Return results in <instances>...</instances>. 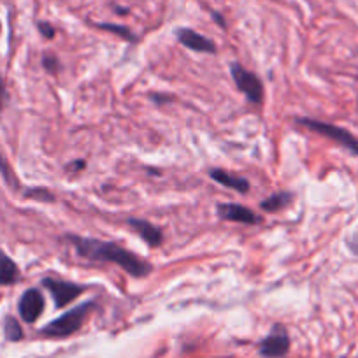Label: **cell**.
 <instances>
[{"instance_id": "ffe728a7", "label": "cell", "mask_w": 358, "mask_h": 358, "mask_svg": "<svg viewBox=\"0 0 358 358\" xmlns=\"http://www.w3.org/2000/svg\"><path fill=\"white\" fill-rule=\"evenodd\" d=\"M211 16H213V20L218 23V27H222V29H227V22H225V18H223V15H220L218 11H213Z\"/></svg>"}, {"instance_id": "d4e9b609", "label": "cell", "mask_w": 358, "mask_h": 358, "mask_svg": "<svg viewBox=\"0 0 358 358\" xmlns=\"http://www.w3.org/2000/svg\"><path fill=\"white\" fill-rule=\"evenodd\" d=\"M0 30H2V23H0Z\"/></svg>"}, {"instance_id": "d6986e66", "label": "cell", "mask_w": 358, "mask_h": 358, "mask_svg": "<svg viewBox=\"0 0 358 358\" xmlns=\"http://www.w3.org/2000/svg\"><path fill=\"white\" fill-rule=\"evenodd\" d=\"M37 29H39L41 36H43L44 39H53V37L57 36V30H55V27L48 22H39L37 23Z\"/></svg>"}, {"instance_id": "30bf717a", "label": "cell", "mask_w": 358, "mask_h": 358, "mask_svg": "<svg viewBox=\"0 0 358 358\" xmlns=\"http://www.w3.org/2000/svg\"><path fill=\"white\" fill-rule=\"evenodd\" d=\"M127 225H129L130 229H132L134 232H136L137 236L144 241V243L150 244V246L157 248V246H160L162 241H164V236H162L160 229H157L155 225H151V223L146 222V220L130 218L129 222H127Z\"/></svg>"}, {"instance_id": "52a82bcc", "label": "cell", "mask_w": 358, "mask_h": 358, "mask_svg": "<svg viewBox=\"0 0 358 358\" xmlns=\"http://www.w3.org/2000/svg\"><path fill=\"white\" fill-rule=\"evenodd\" d=\"M18 311L23 322L34 323L44 311V297L37 288H30L22 295L18 302Z\"/></svg>"}, {"instance_id": "ba28073f", "label": "cell", "mask_w": 358, "mask_h": 358, "mask_svg": "<svg viewBox=\"0 0 358 358\" xmlns=\"http://www.w3.org/2000/svg\"><path fill=\"white\" fill-rule=\"evenodd\" d=\"M216 213H218L220 218L227 220V222L244 223V225H258L262 222L260 216L239 204H220Z\"/></svg>"}, {"instance_id": "9c48e42d", "label": "cell", "mask_w": 358, "mask_h": 358, "mask_svg": "<svg viewBox=\"0 0 358 358\" xmlns=\"http://www.w3.org/2000/svg\"><path fill=\"white\" fill-rule=\"evenodd\" d=\"M176 37L185 48L199 51V53H215L216 44L211 39L204 37L202 34L195 32L192 29H179L176 30Z\"/></svg>"}, {"instance_id": "cb8c5ba5", "label": "cell", "mask_w": 358, "mask_h": 358, "mask_svg": "<svg viewBox=\"0 0 358 358\" xmlns=\"http://www.w3.org/2000/svg\"><path fill=\"white\" fill-rule=\"evenodd\" d=\"M116 13H118V15H127V13H129V9H123V8H116Z\"/></svg>"}, {"instance_id": "7c38bea8", "label": "cell", "mask_w": 358, "mask_h": 358, "mask_svg": "<svg viewBox=\"0 0 358 358\" xmlns=\"http://www.w3.org/2000/svg\"><path fill=\"white\" fill-rule=\"evenodd\" d=\"M20 278V268L4 251L0 250V285L8 287L15 285Z\"/></svg>"}, {"instance_id": "603a6c76", "label": "cell", "mask_w": 358, "mask_h": 358, "mask_svg": "<svg viewBox=\"0 0 358 358\" xmlns=\"http://www.w3.org/2000/svg\"><path fill=\"white\" fill-rule=\"evenodd\" d=\"M74 167H69V169H72V171H79V169H83L85 167V162H81V160H78V162H74Z\"/></svg>"}, {"instance_id": "2e32d148", "label": "cell", "mask_w": 358, "mask_h": 358, "mask_svg": "<svg viewBox=\"0 0 358 358\" xmlns=\"http://www.w3.org/2000/svg\"><path fill=\"white\" fill-rule=\"evenodd\" d=\"M0 174L4 176L6 183H8L11 188H18L20 187L18 179H16V176H15V172H13L11 165L8 164V160H6L2 155H0Z\"/></svg>"}, {"instance_id": "e0dca14e", "label": "cell", "mask_w": 358, "mask_h": 358, "mask_svg": "<svg viewBox=\"0 0 358 358\" xmlns=\"http://www.w3.org/2000/svg\"><path fill=\"white\" fill-rule=\"evenodd\" d=\"M25 197L37 199V201H43V202H53L55 201V195L51 194V192L39 190V188H36V190H27Z\"/></svg>"}, {"instance_id": "8fae6325", "label": "cell", "mask_w": 358, "mask_h": 358, "mask_svg": "<svg viewBox=\"0 0 358 358\" xmlns=\"http://www.w3.org/2000/svg\"><path fill=\"white\" fill-rule=\"evenodd\" d=\"M209 174H211V178L215 179L216 183L223 185V187H227V188H232V190L241 192V194H246V192L250 190V183H248V179L239 178V176L229 174V172L222 171V169H215V171H211Z\"/></svg>"}, {"instance_id": "44dd1931", "label": "cell", "mask_w": 358, "mask_h": 358, "mask_svg": "<svg viewBox=\"0 0 358 358\" xmlns=\"http://www.w3.org/2000/svg\"><path fill=\"white\" fill-rule=\"evenodd\" d=\"M4 99H6V86H4V79L0 76V111H2V106H4Z\"/></svg>"}, {"instance_id": "7a4b0ae2", "label": "cell", "mask_w": 358, "mask_h": 358, "mask_svg": "<svg viewBox=\"0 0 358 358\" xmlns=\"http://www.w3.org/2000/svg\"><path fill=\"white\" fill-rule=\"evenodd\" d=\"M95 308V302H85V304L78 306V308L71 309L65 315H62L60 318L55 320V322L48 323L41 334L46 337H55V339H60V337H69L74 332H78L83 327L85 320L88 318L90 311Z\"/></svg>"}, {"instance_id": "4fadbf2b", "label": "cell", "mask_w": 358, "mask_h": 358, "mask_svg": "<svg viewBox=\"0 0 358 358\" xmlns=\"http://www.w3.org/2000/svg\"><path fill=\"white\" fill-rule=\"evenodd\" d=\"M292 201H294V195L290 192H280V194H274L265 199V201H262L260 208L267 213H276L288 208V204H292Z\"/></svg>"}, {"instance_id": "5bb4252c", "label": "cell", "mask_w": 358, "mask_h": 358, "mask_svg": "<svg viewBox=\"0 0 358 358\" xmlns=\"http://www.w3.org/2000/svg\"><path fill=\"white\" fill-rule=\"evenodd\" d=\"M95 27L101 30H106V32H111V34H116V36L123 37V39L130 41V43H134V41L137 39L136 34L132 32L130 29H127V27L123 25H115V23H95Z\"/></svg>"}, {"instance_id": "277c9868", "label": "cell", "mask_w": 358, "mask_h": 358, "mask_svg": "<svg viewBox=\"0 0 358 358\" xmlns=\"http://www.w3.org/2000/svg\"><path fill=\"white\" fill-rule=\"evenodd\" d=\"M230 72H232L237 90L246 95L248 101L253 102V104H262L264 102V85H262L260 78L257 74L246 71L241 64L230 65Z\"/></svg>"}, {"instance_id": "ac0fdd59", "label": "cell", "mask_w": 358, "mask_h": 358, "mask_svg": "<svg viewBox=\"0 0 358 358\" xmlns=\"http://www.w3.org/2000/svg\"><path fill=\"white\" fill-rule=\"evenodd\" d=\"M43 65L48 72H51V74H57L58 69H60V62H58V58L55 57V55H44Z\"/></svg>"}, {"instance_id": "9a60e30c", "label": "cell", "mask_w": 358, "mask_h": 358, "mask_svg": "<svg viewBox=\"0 0 358 358\" xmlns=\"http://www.w3.org/2000/svg\"><path fill=\"white\" fill-rule=\"evenodd\" d=\"M4 334H6V339L11 341V343L22 341L23 330H22V325L18 323V320L13 318V316H8L4 322Z\"/></svg>"}, {"instance_id": "6da1fadb", "label": "cell", "mask_w": 358, "mask_h": 358, "mask_svg": "<svg viewBox=\"0 0 358 358\" xmlns=\"http://www.w3.org/2000/svg\"><path fill=\"white\" fill-rule=\"evenodd\" d=\"M69 241L74 244L76 251L81 258L90 262H108V264H116L122 267L125 273L134 278H144L153 271L150 264L137 255L130 253L125 248L118 246L115 243H106V241L86 239L79 236H69Z\"/></svg>"}, {"instance_id": "8992f818", "label": "cell", "mask_w": 358, "mask_h": 358, "mask_svg": "<svg viewBox=\"0 0 358 358\" xmlns=\"http://www.w3.org/2000/svg\"><path fill=\"white\" fill-rule=\"evenodd\" d=\"M262 357L265 358H281L290 351V337H288L287 330L281 325H276L273 332L268 334L258 346Z\"/></svg>"}, {"instance_id": "3957f363", "label": "cell", "mask_w": 358, "mask_h": 358, "mask_svg": "<svg viewBox=\"0 0 358 358\" xmlns=\"http://www.w3.org/2000/svg\"><path fill=\"white\" fill-rule=\"evenodd\" d=\"M297 123L304 127V129H309L311 132L322 134V136L336 141L337 144H341V146L348 148V150L358 155V139L353 136V134L348 132V130L332 125V123L318 122V120H311V118H299Z\"/></svg>"}, {"instance_id": "7402d4cb", "label": "cell", "mask_w": 358, "mask_h": 358, "mask_svg": "<svg viewBox=\"0 0 358 358\" xmlns=\"http://www.w3.org/2000/svg\"><path fill=\"white\" fill-rule=\"evenodd\" d=\"M151 97H153V101L158 102V104H164V102L171 101V99H169V97H158V95H151Z\"/></svg>"}, {"instance_id": "5b68a950", "label": "cell", "mask_w": 358, "mask_h": 358, "mask_svg": "<svg viewBox=\"0 0 358 358\" xmlns=\"http://www.w3.org/2000/svg\"><path fill=\"white\" fill-rule=\"evenodd\" d=\"M43 285L48 288V292L53 297L55 306L58 309L65 308L71 302H74L79 295L85 292V287H79V285L71 283V281H62V280H55V278H44Z\"/></svg>"}]
</instances>
